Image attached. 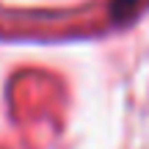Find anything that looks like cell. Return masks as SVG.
Here are the masks:
<instances>
[{
	"mask_svg": "<svg viewBox=\"0 0 149 149\" xmlns=\"http://www.w3.org/2000/svg\"><path fill=\"white\" fill-rule=\"evenodd\" d=\"M135 3H138V0H113V14H116V17H124Z\"/></svg>",
	"mask_w": 149,
	"mask_h": 149,
	"instance_id": "obj_1",
	"label": "cell"
}]
</instances>
